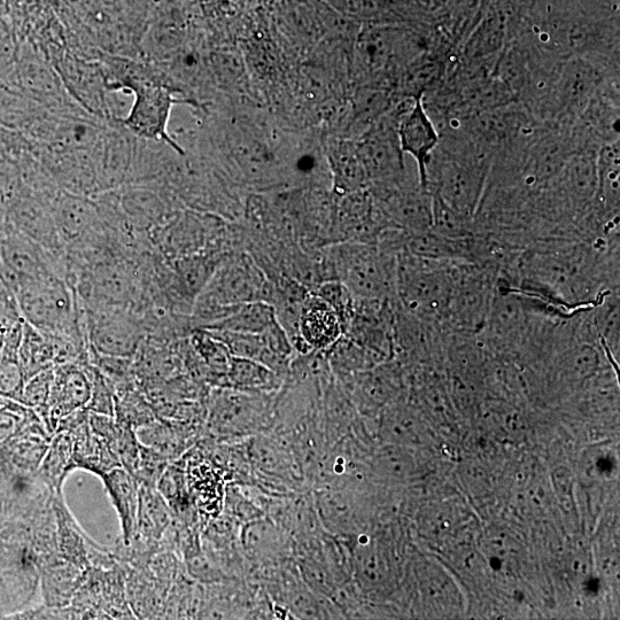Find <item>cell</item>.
I'll return each instance as SVG.
<instances>
[{
  "mask_svg": "<svg viewBox=\"0 0 620 620\" xmlns=\"http://www.w3.org/2000/svg\"><path fill=\"white\" fill-rule=\"evenodd\" d=\"M23 321L53 336L87 344L85 313L79 294L57 274L21 282L15 290Z\"/></svg>",
  "mask_w": 620,
  "mask_h": 620,
  "instance_id": "cell-1",
  "label": "cell"
},
{
  "mask_svg": "<svg viewBox=\"0 0 620 620\" xmlns=\"http://www.w3.org/2000/svg\"><path fill=\"white\" fill-rule=\"evenodd\" d=\"M455 262L397 254L395 298L403 313L443 325L453 289Z\"/></svg>",
  "mask_w": 620,
  "mask_h": 620,
  "instance_id": "cell-2",
  "label": "cell"
},
{
  "mask_svg": "<svg viewBox=\"0 0 620 620\" xmlns=\"http://www.w3.org/2000/svg\"><path fill=\"white\" fill-rule=\"evenodd\" d=\"M267 291L265 279L251 260H231L215 270L203 291L198 294L195 314L204 322L203 328H206L227 319L247 302L267 301Z\"/></svg>",
  "mask_w": 620,
  "mask_h": 620,
  "instance_id": "cell-3",
  "label": "cell"
},
{
  "mask_svg": "<svg viewBox=\"0 0 620 620\" xmlns=\"http://www.w3.org/2000/svg\"><path fill=\"white\" fill-rule=\"evenodd\" d=\"M397 254L378 244L348 243L332 253L338 281L358 300L391 301L395 298Z\"/></svg>",
  "mask_w": 620,
  "mask_h": 620,
  "instance_id": "cell-4",
  "label": "cell"
},
{
  "mask_svg": "<svg viewBox=\"0 0 620 620\" xmlns=\"http://www.w3.org/2000/svg\"><path fill=\"white\" fill-rule=\"evenodd\" d=\"M614 77H619V66L588 57L565 59L550 93L542 123L571 127L583 115L603 83Z\"/></svg>",
  "mask_w": 620,
  "mask_h": 620,
  "instance_id": "cell-5",
  "label": "cell"
},
{
  "mask_svg": "<svg viewBox=\"0 0 620 620\" xmlns=\"http://www.w3.org/2000/svg\"><path fill=\"white\" fill-rule=\"evenodd\" d=\"M261 393L217 387L209 395L205 433L207 438L228 441L252 436L268 428V403Z\"/></svg>",
  "mask_w": 620,
  "mask_h": 620,
  "instance_id": "cell-6",
  "label": "cell"
},
{
  "mask_svg": "<svg viewBox=\"0 0 620 620\" xmlns=\"http://www.w3.org/2000/svg\"><path fill=\"white\" fill-rule=\"evenodd\" d=\"M84 312L91 350L108 356L135 358L143 344L145 327L134 309L84 307Z\"/></svg>",
  "mask_w": 620,
  "mask_h": 620,
  "instance_id": "cell-7",
  "label": "cell"
},
{
  "mask_svg": "<svg viewBox=\"0 0 620 620\" xmlns=\"http://www.w3.org/2000/svg\"><path fill=\"white\" fill-rule=\"evenodd\" d=\"M89 410L81 409L61 420L56 432L66 431L73 440L74 470L82 469L102 478L107 472L122 467L118 455L106 441L92 431Z\"/></svg>",
  "mask_w": 620,
  "mask_h": 620,
  "instance_id": "cell-8",
  "label": "cell"
},
{
  "mask_svg": "<svg viewBox=\"0 0 620 620\" xmlns=\"http://www.w3.org/2000/svg\"><path fill=\"white\" fill-rule=\"evenodd\" d=\"M398 141L401 152L415 159L418 181L426 189V166L439 144L440 135L425 111L422 98H415L412 107L403 113L398 126Z\"/></svg>",
  "mask_w": 620,
  "mask_h": 620,
  "instance_id": "cell-9",
  "label": "cell"
},
{
  "mask_svg": "<svg viewBox=\"0 0 620 620\" xmlns=\"http://www.w3.org/2000/svg\"><path fill=\"white\" fill-rule=\"evenodd\" d=\"M83 364H65V366L54 367L49 402L52 434L56 433L61 420L88 406L91 398V383Z\"/></svg>",
  "mask_w": 620,
  "mask_h": 620,
  "instance_id": "cell-10",
  "label": "cell"
},
{
  "mask_svg": "<svg viewBox=\"0 0 620 620\" xmlns=\"http://www.w3.org/2000/svg\"><path fill=\"white\" fill-rule=\"evenodd\" d=\"M299 339L310 350H327L344 335V325L336 310L316 294L301 302Z\"/></svg>",
  "mask_w": 620,
  "mask_h": 620,
  "instance_id": "cell-11",
  "label": "cell"
},
{
  "mask_svg": "<svg viewBox=\"0 0 620 620\" xmlns=\"http://www.w3.org/2000/svg\"><path fill=\"white\" fill-rule=\"evenodd\" d=\"M45 606L67 608L87 577L88 570L64 560L59 555L37 564Z\"/></svg>",
  "mask_w": 620,
  "mask_h": 620,
  "instance_id": "cell-12",
  "label": "cell"
},
{
  "mask_svg": "<svg viewBox=\"0 0 620 620\" xmlns=\"http://www.w3.org/2000/svg\"><path fill=\"white\" fill-rule=\"evenodd\" d=\"M385 213L394 229L428 231L432 227V195L417 183L414 189H395L386 200Z\"/></svg>",
  "mask_w": 620,
  "mask_h": 620,
  "instance_id": "cell-13",
  "label": "cell"
},
{
  "mask_svg": "<svg viewBox=\"0 0 620 620\" xmlns=\"http://www.w3.org/2000/svg\"><path fill=\"white\" fill-rule=\"evenodd\" d=\"M106 491L118 513L121 525L123 545L128 546L136 530L139 503V485L137 480L122 468L107 472L102 478Z\"/></svg>",
  "mask_w": 620,
  "mask_h": 620,
  "instance_id": "cell-14",
  "label": "cell"
},
{
  "mask_svg": "<svg viewBox=\"0 0 620 620\" xmlns=\"http://www.w3.org/2000/svg\"><path fill=\"white\" fill-rule=\"evenodd\" d=\"M174 100L162 89H145L138 95L137 104L128 119V126L137 133L147 137H162L176 150L181 152L166 134V124L170 107Z\"/></svg>",
  "mask_w": 620,
  "mask_h": 620,
  "instance_id": "cell-15",
  "label": "cell"
},
{
  "mask_svg": "<svg viewBox=\"0 0 620 620\" xmlns=\"http://www.w3.org/2000/svg\"><path fill=\"white\" fill-rule=\"evenodd\" d=\"M620 139L603 144L598 152L599 189L596 211L608 222H619Z\"/></svg>",
  "mask_w": 620,
  "mask_h": 620,
  "instance_id": "cell-16",
  "label": "cell"
},
{
  "mask_svg": "<svg viewBox=\"0 0 620 620\" xmlns=\"http://www.w3.org/2000/svg\"><path fill=\"white\" fill-rule=\"evenodd\" d=\"M52 508L57 521V544L61 558L83 570L90 569L88 548L92 539L76 523L62 493L53 494Z\"/></svg>",
  "mask_w": 620,
  "mask_h": 620,
  "instance_id": "cell-17",
  "label": "cell"
},
{
  "mask_svg": "<svg viewBox=\"0 0 620 620\" xmlns=\"http://www.w3.org/2000/svg\"><path fill=\"white\" fill-rule=\"evenodd\" d=\"M248 455L253 467L265 478L283 484H294L300 479L298 463L278 440L262 436L254 438Z\"/></svg>",
  "mask_w": 620,
  "mask_h": 620,
  "instance_id": "cell-18",
  "label": "cell"
},
{
  "mask_svg": "<svg viewBox=\"0 0 620 620\" xmlns=\"http://www.w3.org/2000/svg\"><path fill=\"white\" fill-rule=\"evenodd\" d=\"M281 377L259 361L232 356L226 379L221 387L267 394L281 385Z\"/></svg>",
  "mask_w": 620,
  "mask_h": 620,
  "instance_id": "cell-19",
  "label": "cell"
},
{
  "mask_svg": "<svg viewBox=\"0 0 620 620\" xmlns=\"http://www.w3.org/2000/svg\"><path fill=\"white\" fill-rule=\"evenodd\" d=\"M74 470L73 440L71 434L59 431L53 434L44 459L35 475L50 488L53 494L62 493V486Z\"/></svg>",
  "mask_w": 620,
  "mask_h": 620,
  "instance_id": "cell-20",
  "label": "cell"
},
{
  "mask_svg": "<svg viewBox=\"0 0 620 620\" xmlns=\"http://www.w3.org/2000/svg\"><path fill=\"white\" fill-rule=\"evenodd\" d=\"M18 361L26 381L46 369L54 367V346L51 335L23 321Z\"/></svg>",
  "mask_w": 620,
  "mask_h": 620,
  "instance_id": "cell-21",
  "label": "cell"
},
{
  "mask_svg": "<svg viewBox=\"0 0 620 620\" xmlns=\"http://www.w3.org/2000/svg\"><path fill=\"white\" fill-rule=\"evenodd\" d=\"M114 418L120 425L135 431L158 420L151 402L137 381L115 390Z\"/></svg>",
  "mask_w": 620,
  "mask_h": 620,
  "instance_id": "cell-22",
  "label": "cell"
},
{
  "mask_svg": "<svg viewBox=\"0 0 620 620\" xmlns=\"http://www.w3.org/2000/svg\"><path fill=\"white\" fill-rule=\"evenodd\" d=\"M276 321L274 305L267 301H254L247 302L235 310L227 319L208 325L204 329L260 335Z\"/></svg>",
  "mask_w": 620,
  "mask_h": 620,
  "instance_id": "cell-23",
  "label": "cell"
},
{
  "mask_svg": "<svg viewBox=\"0 0 620 620\" xmlns=\"http://www.w3.org/2000/svg\"><path fill=\"white\" fill-rule=\"evenodd\" d=\"M193 345L209 370V375L216 379L217 385L223 386L232 358L227 345L206 329L193 336Z\"/></svg>",
  "mask_w": 620,
  "mask_h": 620,
  "instance_id": "cell-24",
  "label": "cell"
},
{
  "mask_svg": "<svg viewBox=\"0 0 620 620\" xmlns=\"http://www.w3.org/2000/svg\"><path fill=\"white\" fill-rule=\"evenodd\" d=\"M54 378V367L38 372L27 379L20 399V403L40 416L46 429L52 434L49 421V402Z\"/></svg>",
  "mask_w": 620,
  "mask_h": 620,
  "instance_id": "cell-25",
  "label": "cell"
},
{
  "mask_svg": "<svg viewBox=\"0 0 620 620\" xmlns=\"http://www.w3.org/2000/svg\"><path fill=\"white\" fill-rule=\"evenodd\" d=\"M91 383L90 413L114 417L115 389L108 379L91 362L83 364Z\"/></svg>",
  "mask_w": 620,
  "mask_h": 620,
  "instance_id": "cell-26",
  "label": "cell"
},
{
  "mask_svg": "<svg viewBox=\"0 0 620 620\" xmlns=\"http://www.w3.org/2000/svg\"><path fill=\"white\" fill-rule=\"evenodd\" d=\"M243 544L248 553L254 556H270L282 546V534L273 523L253 522L243 532Z\"/></svg>",
  "mask_w": 620,
  "mask_h": 620,
  "instance_id": "cell-27",
  "label": "cell"
},
{
  "mask_svg": "<svg viewBox=\"0 0 620 620\" xmlns=\"http://www.w3.org/2000/svg\"><path fill=\"white\" fill-rule=\"evenodd\" d=\"M315 294L336 310L346 332L355 312L353 294L338 279L322 284Z\"/></svg>",
  "mask_w": 620,
  "mask_h": 620,
  "instance_id": "cell-28",
  "label": "cell"
},
{
  "mask_svg": "<svg viewBox=\"0 0 620 620\" xmlns=\"http://www.w3.org/2000/svg\"><path fill=\"white\" fill-rule=\"evenodd\" d=\"M170 461L154 448L141 443L139 460L134 478L138 485L157 487L160 477L164 474Z\"/></svg>",
  "mask_w": 620,
  "mask_h": 620,
  "instance_id": "cell-29",
  "label": "cell"
},
{
  "mask_svg": "<svg viewBox=\"0 0 620 620\" xmlns=\"http://www.w3.org/2000/svg\"><path fill=\"white\" fill-rule=\"evenodd\" d=\"M25 384L19 361L0 359V397L20 402Z\"/></svg>",
  "mask_w": 620,
  "mask_h": 620,
  "instance_id": "cell-30",
  "label": "cell"
},
{
  "mask_svg": "<svg viewBox=\"0 0 620 620\" xmlns=\"http://www.w3.org/2000/svg\"><path fill=\"white\" fill-rule=\"evenodd\" d=\"M22 320L14 291L0 278V329Z\"/></svg>",
  "mask_w": 620,
  "mask_h": 620,
  "instance_id": "cell-31",
  "label": "cell"
},
{
  "mask_svg": "<svg viewBox=\"0 0 620 620\" xmlns=\"http://www.w3.org/2000/svg\"><path fill=\"white\" fill-rule=\"evenodd\" d=\"M3 331L4 329H0V341H2V338H3Z\"/></svg>",
  "mask_w": 620,
  "mask_h": 620,
  "instance_id": "cell-32",
  "label": "cell"
},
{
  "mask_svg": "<svg viewBox=\"0 0 620 620\" xmlns=\"http://www.w3.org/2000/svg\"><path fill=\"white\" fill-rule=\"evenodd\" d=\"M0 346H2V341H0Z\"/></svg>",
  "mask_w": 620,
  "mask_h": 620,
  "instance_id": "cell-33",
  "label": "cell"
}]
</instances>
